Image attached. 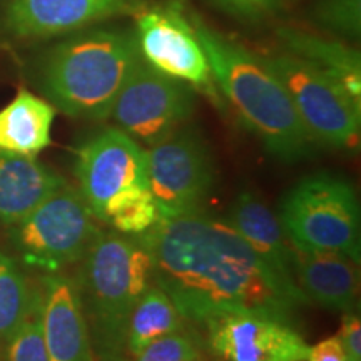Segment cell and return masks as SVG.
<instances>
[{"instance_id": "1", "label": "cell", "mask_w": 361, "mask_h": 361, "mask_svg": "<svg viewBox=\"0 0 361 361\" xmlns=\"http://www.w3.org/2000/svg\"><path fill=\"white\" fill-rule=\"evenodd\" d=\"M152 261L154 283L189 324L252 311L291 323L310 305L300 288L274 273L234 229L204 211L161 219L135 236Z\"/></svg>"}, {"instance_id": "2", "label": "cell", "mask_w": 361, "mask_h": 361, "mask_svg": "<svg viewBox=\"0 0 361 361\" xmlns=\"http://www.w3.org/2000/svg\"><path fill=\"white\" fill-rule=\"evenodd\" d=\"M191 24L214 82L266 151L288 164L313 157L319 146L305 129L286 89L264 57L211 29L194 13Z\"/></svg>"}, {"instance_id": "3", "label": "cell", "mask_w": 361, "mask_h": 361, "mask_svg": "<svg viewBox=\"0 0 361 361\" xmlns=\"http://www.w3.org/2000/svg\"><path fill=\"white\" fill-rule=\"evenodd\" d=\"M141 59L134 32L82 30L44 54L37 67V85L45 101L62 114L106 121Z\"/></svg>"}, {"instance_id": "4", "label": "cell", "mask_w": 361, "mask_h": 361, "mask_svg": "<svg viewBox=\"0 0 361 361\" xmlns=\"http://www.w3.org/2000/svg\"><path fill=\"white\" fill-rule=\"evenodd\" d=\"M78 264L75 283L96 361H130L128 323L154 283L151 256L137 238L101 231Z\"/></svg>"}, {"instance_id": "5", "label": "cell", "mask_w": 361, "mask_h": 361, "mask_svg": "<svg viewBox=\"0 0 361 361\" xmlns=\"http://www.w3.org/2000/svg\"><path fill=\"white\" fill-rule=\"evenodd\" d=\"M278 218L298 250L340 252L360 263V204L343 176L319 171L298 180L284 194Z\"/></svg>"}, {"instance_id": "6", "label": "cell", "mask_w": 361, "mask_h": 361, "mask_svg": "<svg viewBox=\"0 0 361 361\" xmlns=\"http://www.w3.org/2000/svg\"><path fill=\"white\" fill-rule=\"evenodd\" d=\"M99 233L97 218L79 189L69 183L8 228L22 263L42 274L62 273L78 264Z\"/></svg>"}, {"instance_id": "7", "label": "cell", "mask_w": 361, "mask_h": 361, "mask_svg": "<svg viewBox=\"0 0 361 361\" xmlns=\"http://www.w3.org/2000/svg\"><path fill=\"white\" fill-rule=\"evenodd\" d=\"M264 61L281 80L298 117L318 146L358 151L361 109L335 80L290 52Z\"/></svg>"}, {"instance_id": "8", "label": "cell", "mask_w": 361, "mask_h": 361, "mask_svg": "<svg viewBox=\"0 0 361 361\" xmlns=\"http://www.w3.org/2000/svg\"><path fill=\"white\" fill-rule=\"evenodd\" d=\"M146 151L147 183L161 219L202 211L216 180L204 135L194 126L183 124Z\"/></svg>"}, {"instance_id": "9", "label": "cell", "mask_w": 361, "mask_h": 361, "mask_svg": "<svg viewBox=\"0 0 361 361\" xmlns=\"http://www.w3.org/2000/svg\"><path fill=\"white\" fill-rule=\"evenodd\" d=\"M194 106V87L162 74L141 59L121 89L109 117L121 130L149 147L186 124Z\"/></svg>"}, {"instance_id": "10", "label": "cell", "mask_w": 361, "mask_h": 361, "mask_svg": "<svg viewBox=\"0 0 361 361\" xmlns=\"http://www.w3.org/2000/svg\"><path fill=\"white\" fill-rule=\"evenodd\" d=\"M74 173L89 209L102 221L117 197L149 188L147 151L119 128H104L78 147Z\"/></svg>"}, {"instance_id": "11", "label": "cell", "mask_w": 361, "mask_h": 361, "mask_svg": "<svg viewBox=\"0 0 361 361\" xmlns=\"http://www.w3.org/2000/svg\"><path fill=\"white\" fill-rule=\"evenodd\" d=\"M135 40L141 57L176 80L214 94L206 52L196 30L178 7H146L135 16Z\"/></svg>"}, {"instance_id": "12", "label": "cell", "mask_w": 361, "mask_h": 361, "mask_svg": "<svg viewBox=\"0 0 361 361\" xmlns=\"http://www.w3.org/2000/svg\"><path fill=\"white\" fill-rule=\"evenodd\" d=\"M207 348L219 361H306L310 346L291 323L238 311L206 322Z\"/></svg>"}, {"instance_id": "13", "label": "cell", "mask_w": 361, "mask_h": 361, "mask_svg": "<svg viewBox=\"0 0 361 361\" xmlns=\"http://www.w3.org/2000/svg\"><path fill=\"white\" fill-rule=\"evenodd\" d=\"M149 0H11L7 29L17 37H54L116 17L137 16Z\"/></svg>"}, {"instance_id": "14", "label": "cell", "mask_w": 361, "mask_h": 361, "mask_svg": "<svg viewBox=\"0 0 361 361\" xmlns=\"http://www.w3.org/2000/svg\"><path fill=\"white\" fill-rule=\"evenodd\" d=\"M37 288L49 361H96L75 278L64 273L44 274Z\"/></svg>"}, {"instance_id": "15", "label": "cell", "mask_w": 361, "mask_h": 361, "mask_svg": "<svg viewBox=\"0 0 361 361\" xmlns=\"http://www.w3.org/2000/svg\"><path fill=\"white\" fill-rule=\"evenodd\" d=\"M358 261L340 252L305 251L293 246L291 274L310 303L324 310L355 311L360 296Z\"/></svg>"}, {"instance_id": "16", "label": "cell", "mask_w": 361, "mask_h": 361, "mask_svg": "<svg viewBox=\"0 0 361 361\" xmlns=\"http://www.w3.org/2000/svg\"><path fill=\"white\" fill-rule=\"evenodd\" d=\"M64 184L67 180L37 157L0 151V226L20 223Z\"/></svg>"}, {"instance_id": "17", "label": "cell", "mask_w": 361, "mask_h": 361, "mask_svg": "<svg viewBox=\"0 0 361 361\" xmlns=\"http://www.w3.org/2000/svg\"><path fill=\"white\" fill-rule=\"evenodd\" d=\"M226 223L274 273L295 283L291 274L293 246L288 245L278 216L256 194L250 191L239 194L229 207Z\"/></svg>"}, {"instance_id": "18", "label": "cell", "mask_w": 361, "mask_h": 361, "mask_svg": "<svg viewBox=\"0 0 361 361\" xmlns=\"http://www.w3.org/2000/svg\"><path fill=\"white\" fill-rule=\"evenodd\" d=\"M56 107L27 89L0 109V151L37 157L51 146Z\"/></svg>"}, {"instance_id": "19", "label": "cell", "mask_w": 361, "mask_h": 361, "mask_svg": "<svg viewBox=\"0 0 361 361\" xmlns=\"http://www.w3.org/2000/svg\"><path fill=\"white\" fill-rule=\"evenodd\" d=\"M278 35L286 52L323 71L361 109V57L356 49L341 40H331L293 27H284Z\"/></svg>"}, {"instance_id": "20", "label": "cell", "mask_w": 361, "mask_h": 361, "mask_svg": "<svg viewBox=\"0 0 361 361\" xmlns=\"http://www.w3.org/2000/svg\"><path fill=\"white\" fill-rule=\"evenodd\" d=\"M168 293L152 283L139 298L128 323V353L130 361L137 353L162 336L189 328Z\"/></svg>"}, {"instance_id": "21", "label": "cell", "mask_w": 361, "mask_h": 361, "mask_svg": "<svg viewBox=\"0 0 361 361\" xmlns=\"http://www.w3.org/2000/svg\"><path fill=\"white\" fill-rule=\"evenodd\" d=\"M34 296L19 264L0 250V350L25 318Z\"/></svg>"}, {"instance_id": "22", "label": "cell", "mask_w": 361, "mask_h": 361, "mask_svg": "<svg viewBox=\"0 0 361 361\" xmlns=\"http://www.w3.org/2000/svg\"><path fill=\"white\" fill-rule=\"evenodd\" d=\"M161 221L159 207L149 188H137L123 194L107 207L102 223L124 236H141Z\"/></svg>"}, {"instance_id": "23", "label": "cell", "mask_w": 361, "mask_h": 361, "mask_svg": "<svg viewBox=\"0 0 361 361\" xmlns=\"http://www.w3.org/2000/svg\"><path fill=\"white\" fill-rule=\"evenodd\" d=\"M4 361H49L40 323V293L34 286V296L25 318L0 350Z\"/></svg>"}, {"instance_id": "24", "label": "cell", "mask_w": 361, "mask_h": 361, "mask_svg": "<svg viewBox=\"0 0 361 361\" xmlns=\"http://www.w3.org/2000/svg\"><path fill=\"white\" fill-rule=\"evenodd\" d=\"M311 16L329 34L345 39L360 37L361 0H316Z\"/></svg>"}, {"instance_id": "25", "label": "cell", "mask_w": 361, "mask_h": 361, "mask_svg": "<svg viewBox=\"0 0 361 361\" xmlns=\"http://www.w3.org/2000/svg\"><path fill=\"white\" fill-rule=\"evenodd\" d=\"M133 361H204V345L194 329L186 328L152 341Z\"/></svg>"}, {"instance_id": "26", "label": "cell", "mask_w": 361, "mask_h": 361, "mask_svg": "<svg viewBox=\"0 0 361 361\" xmlns=\"http://www.w3.org/2000/svg\"><path fill=\"white\" fill-rule=\"evenodd\" d=\"M219 8L241 20H263L274 16L283 7L284 0H211Z\"/></svg>"}, {"instance_id": "27", "label": "cell", "mask_w": 361, "mask_h": 361, "mask_svg": "<svg viewBox=\"0 0 361 361\" xmlns=\"http://www.w3.org/2000/svg\"><path fill=\"white\" fill-rule=\"evenodd\" d=\"M340 341L350 361H361V319L360 313H343Z\"/></svg>"}, {"instance_id": "28", "label": "cell", "mask_w": 361, "mask_h": 361, "mask_svg": "<svg viewBox=\"0 0 361 361\" xmlns=\"http://www.w3.org/2000/svg\"><path fill=\"white\" fill-rule=\"evenodd\" d=\"M306 361H350L343 348L340 336L324 338L314 346H310Z\"/></svg>"}]
</instances>
